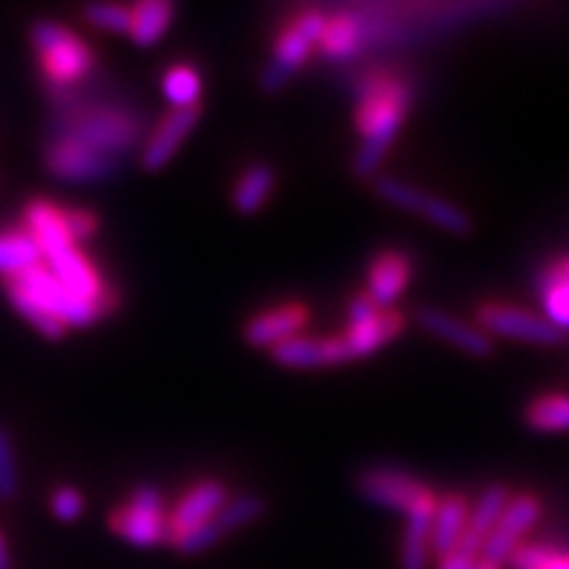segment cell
I'll list each match as a JSON object with an SVG mask.
<instances>
[{"label":"cell","instance_id":"cell-15","mask_svg":"<svg viewBox=\"0 0 569 569\" xmlns=\"http://www.w3.org/2000/svg\"><path fill=\"white\" fill-rule=\"evenodd\" d=\"M308 308L302 302H282L277 308H268L262 315L250 317L244 326V340L253 349H273L284 340L302 335L308 326Z\"/></svg>","mask_w":569,"mask_h":569},{"label":"cell","instance_id":"cell-8","mask_svg":"<svg viewBox=\"0 0 569 569\" xmlns=\"http://www.w3.org/2000/svg\"><path fill=\"white\" fill-rule=\"evenodd\" d=\"M358 488L369 502L401 511L405 517L419 509V506L436 500L433 488L427 482L416 480L405 471H396V468H369L358 477Z\"/></svg>","mask_w":569,"mask_h":569},{"label":"cell","instance_id":"cell-31","mask_svg":"<svg viewBox=\"0 0 569 569\" xmlns=\"http://www.w3.org/2000/svg\"><path fill=\"white\" fill-rule=\"evenodd\" d=\"M21 495V471H18L16 439L0 425V502H16Z\"/></svg>","mask_w":569,"mask_h":569},{"label":"cell","instance_id":"cell-3","mask_svg":"<svg viewBox=\"0 0 569 569\" xmlns=\"http://www.w3.org/2000/svg\"><path fill=\"white\" fill-rule=\"evenodd\" d=\"M32 47H36L38 68L44 76L47 88L56 97L70 93L76 84H82L97 68V53L82 36H76L59 21H38L30 32Z\"/></svg>","mask_w":569,"mask_h":569},{"label":"cell","instance_id":"cell-19","mask_svg":"<svg viewBox=\"0 0 569 569\" xmlns=\"http://www.w3.org/2000/svg\"><path fill=\"white\" fill-rule=\"evenodd\" d=\"M367 297L378 308H390L412 279V259L405 250H381L369 264Z\"/></svg>","mask_w":569,"mask_h":569},{"label":"cell","instance_id":"cell-34","mask_svg":"<svg viewBox=\"0 0 569 569\" xmlns=\"http://www.w3.org/2000/svg\"><path fill=\"white\" fill-rule=\"evenodd\" d=\"M50 509H53L56 520H61V523H73V520H79L84 511L82 491L76 486H59L53 491V497H50Z\"/></svg>","mask_w":569,"mask_h":569},{"label":"cell","instance_id":"cell-7","mask_svg":"<svg viewBox=\"0 0 569 569\" xmlns=\"http://www.w3.org/2000/svg\"><path fill=\"white\" fill-rule=\"evenodd\" d=\"M372 189L383 198V201L392 203V207H401V210H407V212H416V216L427 218L430 224L442 227V230L457 232V236L471 232V227H473L471 218H468V212H465L462 207H457L453 201H445V198H439V196H430V192H425V189H419V187H412V183H407V180L387 178V174H381V178L372 180Z\"/></svg>","mask_w":569,"mask_h":569},{"label":"cell","instance_id":"cell-37","mask_svg":"<svg viewBox=\"0 0 569 569\" xmlns=\"http://www.w3.org/2000/svg\"><path fill=\"white\" fill-rule=\"evenodd\" d=\"M0 569H12V563H9V547H7V535H3V529H0Z\"/></svg>","mask_w":569,"mask_h":569},{"label":"cell","instance_id":"cell-32","mask_svg":"<svg viewBox=\"0 0 569 569\" xmlns=\"http://www.w3.org/2000/svg\"><path fill=\"white\" fill-rule=\"evenodd\" d=\"M509 561L515 569H569V552L547 543H520Z\"/></svg>","mask_w":569,"mask_h":569},{"label":"cell","instance_id":"cell-16","mask_svg":"<svg viewBox=\"0 0 569 569\" xmlns=\"http://www.w3.org/2000/svg\"><path fill=\"white\" fill-rule=\"evenodd\" d=\"M416 317H419V326L427 335H433V338L445 340V343L457 346L459 352L471 355V358H491V352H495V343H491V338H488L480 326L459 320V317L448 315L442 308L427 306L421 308Z\"/></svg>","mask_w":569,"mask_h":569},{"label":"cell","instance_id":"cell-28","mask_svg":"<svg viewBox=\"0 0 569 569\" xmlns=\"http://www.w3.org/2000/svg\"><path fill=\"white\" fill-rule=\"evenodd\" d=\"M163 97L172 106V111H189V108H201L203 79L196 64H172L163 73Z\"/></svg>","mask_w":569,"mask_h":569},{"label":"cell","instance_id":"cell-38","mask_svg":"<svg viewBox=\"0 0 569 569\" xmlns=\"http://www.w3.org/2000/svg\"><path fill=\"white\" fill-rule=\"evenodd\" d=\"M473 569H502V567H500V563H491V561H482V558H480V561H477V567H473Z\"/></svg>","mask_w":569,"mask_h":569},{"label":"cell","instance_id":"cell-30","mask_svg":"<svg viewBox=\"0 0 569 569\" xmlns=\"http://www.w3.org/2000/svg\"><path fill=\"white\" fill-rule=\"evenodd\" d=\"M264 515V500L256 495H239L232 497V500L224 502V509L218 511L216 526L221 529V535L239 532L244 526H250L253 520Z\"/></svg>","mask_w":569,"mask_h":569},{"label":"cell","instance_id":"cell-26","mask_svg":"<svg viewBox=\"0 0 569 569\" xmlns=\"http://www.w3.org/2000/svg\"><path fill=\"white\" fill-rule=\"evenodd\" d=\"M174 21V7L166 0H142L131 9V23H128V38L137 47H154L160 38L169 32Z\"/></svg>","mask_w":569,"mask_h":569},{"label":"cell","instance_id":"cell-27","mask_svg":"<svg viewBox=\"0 0 569 569\" xmlns=\"http://www.w3.org/2000/svg\"><path fill=\"white\" fill-rule=\"evenodd\" d=\"M41 264V250L23 227L0 230V277H18L23 270Z\"/></svg>","mask_w":569,"mask_h":569},{"label":"cell","instance_id":"cell-10","mask_svg":"<svg viewBox=\"0 0 569 569\" xmlns=\"http://www.w3.org/2000/svg\"><path fill=\"white\" fill-rule=\"evenodd\" d=\"M477 326L486 331L488 338L491 335H500V338L523 340V343H538V346H552L561 340V331L549 326L543 317L526 311V308L502 306V302H486V306L477 311Z\"/></svg>","mask_w":569,"mask_h":569},{"label":"cell","instance_id":"cell-9","mask_svg":"<svg viewBox=\"0 0 569 569\" xmlns=\"http://www.w3.org/2000/svg\"><path fill=\"white\" fill-rule=\"evenodd\" d=\"M44 166L53 178L70 180V183L106 180L120 169V163L113 158H106V154H99V151L88 149V146L70 140V137H56V140L47 146Z\"/></svg>","mask_w":569,"mask_h":569},{"label":"cell","instance_id":"cell-1","mask_svg":"<svg viewBox=\"0 0 569 569\" xmlns=\"http://www.w3.org/2000/svg\"><path fill=\"white\" fill-rule=\"evenodd\" d=\"M355 97H358L355 128H358L360 149L352 160V172L358 178H372L410 113L416 82L398 70H367L355 82Z\"/></svg>","mask_w":569,"mask_h":569},{"label":"cell","instance_id":"cell-21","mask_svg":"<svg viewBox=\"0 0 569 569\" xmlns=\"http://www.w3.org/2000/svg\"><path fill=\"white\" fill-rule=\"evenodd\" d=\"M317 50L331 61H349L363 53V16H360V9H340V12L326 16Z\"/></svg>","mask_w":569,"mask_h":569},{"label":"cell","instance_id":"cell-18","mask_svg":"<svg viewBox=\"0 0 569 569\" xmlns=\"http://www.w3.org/2000/svg\"><path fill=\"white\" fill-rule=\"evenodd\" d=\"M405 315H401V311H392V308H381V311L369 317V320L349 322L343 335H340L349 360L367 358V355H375L378 349L392 343V340L405 331Z\"/></svg>","mask_w":569,"mask_h":569},{"label":"cell","instance_id":"cell-24","mask_svg":"<svg viewBox=\"0 0 569 569\" xmlns=\"http://www.w3.org/2000/svg\"><path fill=\"white\" fill-rule=\"evenodd\" d=\"M436 497L433 502L419 506L416 511L405 517V538H401V555H398V563L401 569H427V561L433 555L430 547V532H433V515H436Z\"/></svg>","mask_w":569,"mask_h":569},{"label":"cell","instance_id":"cell-11","mask_svg":"<svg viewBox=\"0 0 569 569\" xmlns=\"http://www.w3.org/2000/svg\"><path fill=\"white\" fill-rule=\"evenodd\" d=\"M227 500H230V495H227V486L221 480L196 482L169 511V543L174 547L180 538H187L201 526L212 523L218 511L224 509Z\"/></svg>","mask_w":569,"mask_h":569},{"label":"cell","instance_id":"cell-22","mask_svg":"<svg viewBox=\"0 0 569 569\" xmlns=\"http://www.w3.org/2000/svg\"><path fill=\"white\" fill-rule=\"evenodd\" d=\"M538 297L543 306V320L558 331L569 329V256L555 259L540 270Z\"/></svg>","mask_w":569,"mask_h":569},{"label":"cell","instance_id":"cell-13","mask_svg":"<svg viewBox=\"0 0 569 569\" xmlns=\"http://www.w3.org/2000/svg\"><path fill=\"white\" fill-rule=\"evenodd\" d=\"M201 120V108H189V111H169L163 120L154 126L146 146L140 151V166L146 172H160L169 166V160L180 151L187 137L196 131Z\"/></svg>","mask_w":569,"mask_h":569},{"label":"cell","instance_id":"cell-29","mask_svg":"<svg viewBox=\"0 0 569 569\" xmlns=\"http://www.w3.org/2000/svg\"><path fill=\"white\" fill-rule=\"evenodd\" d=\"M526 425L543 433H561L569 430V396L567 392H549L535 398L526 410Z\"/></svg>","mask_w":569,"mask_h":569},{"label":"cell","instance_id":"cell-25","mask_svg":"<svg viewBox=\"0 0 569 569\" xmlns=\"http://www.w3.org/2000/svg\"><path fill=\"white\" fill-rule=\"evenodd\" d=\"M277 189V172L268 163H253L232 187V207L241 216H256Z\"/></svg>","mask_w":569,"mask_h":569},{"label":"cell","instance_id":"cell-6","mask_svg":"<svg viewBox=\"0 0 569 569\" xmlns=\"http://www.w3.org/2000/svg\"><path fill=\"white\" fill-rule=\"evenodd\" d=\"M113 535L134 543V547H160L169 543V515L158 486H137L122 506L108 517Z\"/></svg>","mask_w":569,"mask_h":569},{"label":"cell","instance_id":"cell-17","mask_svg":"<svg viewBox=\"0 0 569 569\" xmlns=\"http://www.w3.org/2000/svg\"><path fill=\"white\" fill-rule=\"evenodd\" d=\"M270 358L277 360L279 367H288V369H320V367L349 363V355H346L340 335L338 338H311V335H297V338L273 346V349H270Z\"/></svg>","mask_w":569,"mask_h":569},{"label":"cell","instance_id":"cell-14","mask_svg":"<svg viewBox=\"0 0 569 569\" xmlns=\"http://www.w3.org/2000/svg\"><path fill=\"white\" fill-rule=\"evenodd\" d=\"M23 230L30 232L32 241L41 250V262L53 259V256L64 253L70 248H79L73 239H70L68 224H64V207H59L56 201H47V198H32L23 210Z\"/></svg>","mask_w":569,"mask_h":569},{"label":"cell","instance_id":"cell-36","mask_svg":"<svg viewBox=\"0 0 569 569\" xmlns=\"http://www.w3.org/2000/svg\"><path fill=\"white\" fill-rule=\"evenodd\" d=\"M477 561H480V558H471V555H465L462 549H453V552L436 558V569H473Z\"/></svg>","mask_w":569,"mask_h":569},{"label":"cell","instance_id":"cell-35","mask_svg":"<svg viewBox=\"0 0 569 569\" xmlns=\"http://www.w3.org/2000/svg\"><path fill=\"white\" fill-rule=\"evenodd\" d=\"M64 224H68L70 239H73L76 244L82 248L84 241L97 236L99 218H97V212L82 210V207H64Z\"/></svg>","mask_w":569,"mask_h":569},{"label":"cell","instance_id":"cell-2","mask_svg":"<svg viewBox=\"0 0 569 569\" xmlns=\"http://www.w3.org/2000/svg\"><path fill=\"white\" fill-rule=\"evenodd\" d=\"M3 291L18 315L50 340L64 338L73 326H90L102 317L93 302L70 293L44 262L23 270L18 277L3 279Z\"/></svg>","mask_w":569,"mask_h":569},{"label":"cell","instance_id":"cell-12","mask_svg":"<svg viewBox=\"0 0 569 569\" xmlns=\"http://www.w3.org/2000/svg\"><path fill=\"white\" fill-rule=\"evenodd\" d=\"M538 517H540L538 497L532 495L511 497L509 506L502 509L497 526L491 529V535H488L486 547H482V555H480L482 561L500 563L502 567V561H509L511 555H515V549L520 547L523 535L538 523Z\"/></svg>","mask_w":569,"mask_h":569},{"label":"cell","instance_id":"cell-23","mask_svg":"<svg viewBox=\"0 0 569 569\" xmlns=\"http://www.w3.org/2000/svg\"><path fill=\"white\" fill-rule=\"evenodd\" d=\"M468 511H471V506L462 495H445L442 500L436 502L433 532H430V547H433L436 558L453 552L462 543Z\"/></svg>","mask_w":569,"mask_h":569},{"label":"cell","instance_id":"cell-5","mask_svg":"<svg viewBox=\"0 0 569 569\" xmlns=\"http://www.w3.org/2000/svg\"><path fill=\"white\" fill-rule=\"evenodd\" d=\"M326 16H329V12H322V9H302L300 16H293L291 21L279 30L277 41H273V53H270L268 64H264L262 70V79H259V84H262L268 93L282 88V84L306 64L311 50L320 44Z\"/></svg>","mask_w":569,"mask_h":569},{"label":"cell","instance_id":"cell-4","mask_svg":"<svg viewBox=\"0 0 569 569\" xmlns=\"http://www.w3.org/2000/svg\"><path fill=\"white\" fill-rule=\"evenodd\" d=\"M59 137H70V140L117 160V154H126L128 149L137 146V140L142 137V120L134 111H126L120 106L79 108L73 117H68Z\"/></svg>","mask_w":569,"mask_h":569},{"label":"cell","instance_id":"cell-33","mask_svg":"<svg viewBox=\"0 0 569 569\" xmlns=\"http://www.w3.org/2000/svg\"><path fill=\"white\" fill-rule=\"evenodd\" d=\"M84 21L90 27L106 32H126L128 36V23H131V9L120 7V3H97V7L84 9Z\"/></svg>","mask_w":569,"mask_h":569},{"label":"cell","instance_id":"cell-20","mask_svg":"<svg viewBox=\"0 0 569 569\" xmlns=\"http://www.w3.org/2000/svg\"><path fill=\"white\" fill-rule=\"evenodd\" d=\"M511 491L506 486H488L486 491L480 495V500L473 502L471 511H468V526H465L462 543L457 549H462L465 555H471V558H480L482 547H486L488 535L500 520L502 509L509 506Z\"/></svg>","mask_w":569,"mask_h":569}]
</instances>
